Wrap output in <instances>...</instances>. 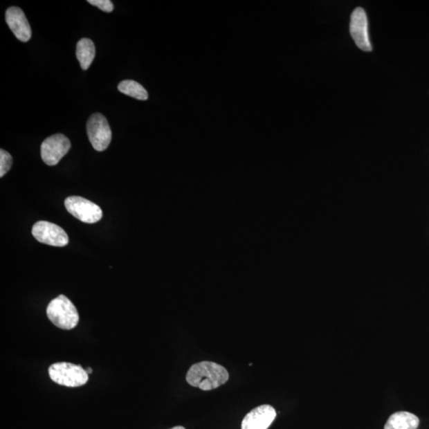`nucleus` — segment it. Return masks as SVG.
Returning a JSON list of instances; mask_svg holds the SVG:
<instances>
[{"instance_id":"nucleus-1","label":"nucleus","mask_w":429,"mask_h":429,"mask_svg":"<svg viewBox=\"0 0 429 429\" xmlns=\"http://www.w3.org/2000/svg\"><path fill=\"white\" fill-rule=\"evenodd\" d=\"M228 379L226 369L219 364L208 361L192 365L186 375L188 383L205 391L217 389L226 383Z\"/></svg>"},{"instance_id":"nucleus-2","label":"nucleus","mask_w":429,"mask_h":429,"mask_svg":"<svg viewBox=\"0 0 429 429\" xmlns=\"http://www.w3.org/2000/svg\"><path fill=\"white\" fill-rule=\"evenodd\" d=\"M48 318L59 329L71 330L79 322V314L75 305L64 295L51 300L46 309Z\"/></svg>"},{"instance_id":"nucleus-3","label":"nucleus","mask_w":429,"mask_h":429,"mask_svg":"<svg viewBox=\"0 0 429 429\" xmlns=\"http://www.w3.org/2000/svg\"><path fill=\"white\" fill-rule=\"evenodd\" d=\"M49 374L53 382L67 387H79L89 380V374L82 366L69 363L51 365Z\"/></svg>"},{"instance_id":"nucleus-4","label":"nucleus","mask_w":429,"mask_h":429,"mask_svg":"<svg viewBox=\"0 0 429 429\" xmlns=\"http://www.w3.org/2000/svg\"><path fill=\"white\" fill-rule=\"evenodd\" d=\"M87 134L93 147L98 152H104L111 141L112 133L109 122L104 116L95 113L87 122Z\"/></svg>"},{"instance_id":"nucleus-5","label":"nucleus","mask_w":429,"mask_h":429,"mask_svg":"<svg viewBox=\"0 0 429 429\" xmlns=\"http://www.w3.org/2000/svg\"><path fill=\"white\" fill-rule=\"evenodd\" d=\"M66 210L79 221L95 223L103 217V212L95 203L80 197H69L64 201Z\"/></svg>"},{"instance_id":"nucleus-6","label":"nucleus","mask_w":429,"mask_h":429,"mask_svg":"<svg viewBox=\"0 0 429 429\" xmlns=\"http://www.w3.org/2000/svg\"><path fill=\"white\" fill-rule=\"evenodd\" d=\"M71 148V141L62 134L48 137L41 145V156L43 162L50 166L56 165L64 156H66Z\"/></svg>"},{"instance_id":"nucleus-7","label":"nucleus","mask_w":429,"mask_h":429,"mask_svg":"<svg viewBox=\"0 0 429 429\" xmlns=\"http://www.w3.org/2000/svg\"><path fill=\"white\" fill-rule=\"evenodd\" d=\"M32 235L42 244L62 248L69 244V236L64 230L55 223L37 222L32 228Z\"/></svg>"},{"instance_id":"nucleus-8","label":"nucleus","mask_w":429,"mask_h":429,"mask_svg":"<svg viewBox=\"0 0 429 429\" xmlns=\"http://www.w3.org/2000/svg\"><path fill=\"white\" fill-rule=\"evenodd\" d=\"M350 32L359 49L366 52L372 51L369 39L367 16L362 8H356L352 14Z\"/></svg>"},{"instance_id":"nucleus-9","label":"nucleus","mask_w":429,"mask_h":429,"mask_svg":"<svg viewBox=\"0 0 429 429\" xmlns=\"http://www.w3.org/2000/svg\"><path fill=\"white\" fill-rule=\"evenodd\" d=\"M5 19L9 28L19 41L26 42L31 39L32 30L23 10L18 7L10 8L5 14Z\"/></svg>"},{"instance_id":"nucleus-10","label":"nucleus","mask_w":429,"mask_h":429,"mask_svg":"<svg viewBox=\"0 0 429 429\" xmlns=\"http://www.w3.org/2000/svg\"><path fill=\"white\" fill-rule=\"evenodd\" d=\"M276 411L271 405L255 408L244 417L242 429H268L276 417Z\"/></svg>"},{"instance_id":"nucleus-11","label":"nucleus","mask_w":429,"mask_h":429,"mask_svg":"<svg viewBox=\"0 0 429 429\" xmlns=\"http://www.w3.org/2000/svg\"><path fill=\"white\" fill-rule=\"evenodd\" d=\"M420 420L409 412H398L391 415L384 429H417Z\"/></svg>"},{"instance_id":"nucleus-12","label":"nucleus","mask_w":429,"mask_h":429,"mask_svg":"<svg viewBox=\"0 0 429 429\" xmlns=\"http://www.w3.org/2000/svg\"><path fill=\"white\" fill-rule=\"evenodd\" d=\"M76 55L84 71H87L95 56V48L92 40L82 39L77 42Z\"/></svg>"},{"instance_id":"nucleus-13","label":"nucleus","mask_w":429,"mask_h":429,"mask_svg":"<svg viewBox=\"0 0 429 429\" xmlns=\"http://www.w3.org/2000/svg\"><path fill=\"white\" fill-rule=\"evenodd\" d=\"M118 89L120 92L131 98L138 100H147L148 99V93L143 86L132 80H122L119 85Z\"/></svg>"},{"instance_id":"nucleus-14","label":"nucleus","mask_w":429,"mask_h":429,"mask_svg":"<svg viewBox=\"0 0 429 429\" xmlns=\"http://www.w3.org/2000/svg\"><path fill=\"white\" fill-rule=\"evenodd\" d=\"M13 158L6 150L0 149V178L8 174L12 168Z\"/></svg>"},{"instance_id":"nucleus-15","label":"nucleus","mask_w":429,"mask_h":429,"mask_svg":"<svg viewBox=\"0 0 429 429\" xmlns=\"http://www.w3.org/2000/svg\"><path fill=\"white\" fill-rule=\"evenodd\" d=\"M88 3L107 13L113 12L114 6L110 0H88Z\"/></svg>"},{"instance_id":"nucleus-16","label":"nucleus","mask_w":429,"mask_h":429,"mask_svg":"<svg viewBox=\"0 0 429 429\" xmlns=\"http://www.w3.org/2000/svg\"><path fill=\"white\" fill-rule=\"evenodd\" d=\"M86 372H87V373L90 374L91 373H93V369L89 367L87 368V369H86Z\"/></svg>"},{"instance_id":"nucleus-17","label":"nucleus","mask_w":429,"mask_h":429,"mask_svg":"<svg viewBox=\"0 0 429 429\" xmlns=\"http://www.w3.org/2000/svg\"><path fill=\"white\" fill-rule=\"evenodd\" d=\"M171 429H185V428L184 427H182V426H176V427H174V428H171Z\"/></svg>"}]
</instances>
